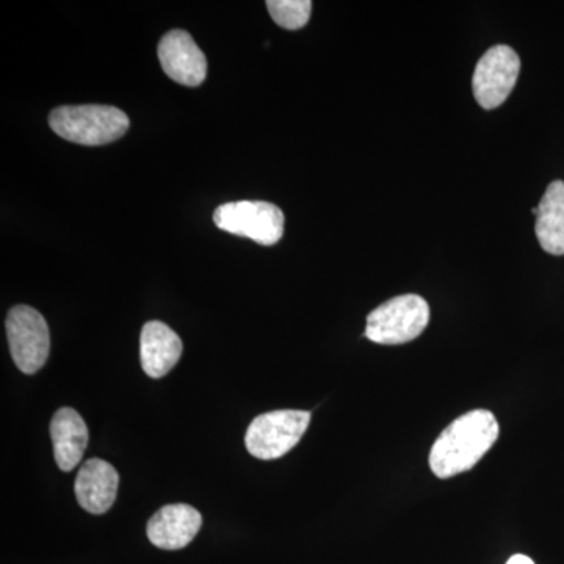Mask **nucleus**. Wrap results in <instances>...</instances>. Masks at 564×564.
Segmentation results:
<instances>
[{
  "instance_id": "obj_1",
  "label": "nucleus",
  "mask_w": 564,
  "mask_h": 564,
  "mask_svg": "<svg viewBox=\"0 0 564 564\" xmlns=\"http://www.w3.org/2000/svg\"><path fill=\"white\" fill-rule=\"evenodd\" d=\"M499 422L486 410H475L452 422L430 452V467L440 478L467 473L499 440Z\"/></svg>"
},
{
  "instance_id": "obj_2",
  "label": "nucleus",
  "mask_w": 564,
  "mask_h": 564,
  "mask_svg": "<svg viewBox=\"0 0 564 564\" xmlns=\"http://www.w3.org/2000/svg\"><path fill=\"white\" fill-rule=\"evenodd\" d=\"M50 126L70 143L102 147L128 132L129 118L111 106H63L51 111Z\"/></svg>"
},
{
  "instance_id": "obj_3",
  "label": "nucleus",
  "mask_w": 564,
  "mask_h": 564,
  "mask_svg": "<svg viewBox=\"0 0 564 564\" xmlns=\"http://www.w3.org/2000/svg\"><path fill=\"white\" fill-rule=\"evenodd\" d=\"M429 303L422 296L400 295L389 300L367 317L366 337L375 344L402 345L425 332Z\"/></svg>"
},
{
  "instance_id": "obj_4",
  "label": "nucleus",
  "mask_w": 564,
  "mask_h": 564,
  "mask_svg": "<svg viewBox=\"0 0 564 564\" xmlns=\"http://www.w3.org/2000/svg\"><path fill=\"white\" fill-rule=\"evenodd\" d=\"M310 422V411L280 410L258 415L248 426L245 445L263 462L281 458L300 443Z\"/></svg>"
},
{
  "instance_id": "obj_5",
  "label": "nucleus",
  "mask_w": 564,
  "mask_h": 564,
  "mask_svg": "<svg viewBox=\"0 0 564 564\" xmlns=\"http://www.w3.org/2000/svg\"><path fill=\"white\" fill-rule=\"evenodd\" d=\"M214 221L223 231L247 237L263 247H272L284 236V214L272 203L223 204L215 210Z\"/></svg>"
},
{
  "instance_id": "obj_6",
  "label": "nucleus",
  "mask_w": 564,
  "mask_h": 564,
  "mask_svg": "<svg viewBox=\"0 0 564 564\" xmlns=\"http://www.w3.org/2000/svg\"><path fill=\"white\" fill-rule=\"evenodd\" d=\"M7 337L11 358L22 373L33 375L50 358L51 336L47 323L31 306H14L7 315Z\"/></svg>"
},
{
  "instance_id": "obj_7",
  "label": "nucleus",
  "mask_w": 564,
  "mask_h": 564,
  "mask_svg": "<svg viewBox=\"0 0 564 564\" xmlns=\"http://www.w3.org/2000/svg\"><path fill=\"white\" fill-rule=\"evenodd\" d=\"M521 73V58L503 44L491 47L475 66L473 88L475 99L486 110L497 109L513 91Z\"/></svg>"
},
{
  "instance_id": "obj_8",
  "label": "nucleus",
  "mask_w": 564,
  "mask_h": 564,
  "mask_svg": "<svg viewBox=\"0 0 564 564\" xmlns=\"http://www.w3.org/2000/svg\"><path fill=\"white\" fill-rule=\"evenodd\" d=\"M159 61L166 76L185 87H198L207 76V58L185 31L166 33L159 44Z\"/></svg>"
},
{
  "instance_id": "obj_9",
  "label": "nucleus",
  "mask_w": 564,
  "mask_h": 564,
  "mask_svg": "<svg viewBox=\"0 0 564 564\" xmlns=\"http://www.w3.org/2000/svg\"><path fill=\"white\" fill-rule=\"evenodd\" d=\"M203 525V516L187 503L162 507L148 522V538L163 551H180L195 540Z\"/></svg>"
},
{
  "instance_id": "obj_10",
  "label": "nucleus",
  "mask_w": 564,
  "mask_h": 564,
  "mask_svg": "<svg viewBox=\"0 0 564 564\" xmlns=\"http://www.w3.org/2000/svg\"><path fill=\"white\" fill-rule=\"evenodd\" d=\"M120 475L110 463L91 458L82 464L76 477L77 502L91 514H104L117 500Z\"/></svg>"
},
{
  "instance_id": "obj_11",
  "label": "nucleus",
  "mask_w": 564,
  "mask_h": 564,
  "mask_svg": "<svg viewBox=\"0 0 564 564\" xmlns=\"http://www.w3.org/2000/svg\"><path fill=\"white\" fill-rule=\"evenodd\" d=\"M184 345L181 337L162 322H148L141 329L140 359L144 373L162 378L180 362Z\"/></svg>"
},
{
  "instance_id": "obj_12",
  "label": "nucleus",
  "mask_w": 564,
  "mask_h": 564,
  "mask_svg": "<svg viewBox=\"0 0 564 564\" xmlns=\"http://www.w3.org/2000/svg\"><path fill=\"white\" fill-rule=\"evenodd\" d=\"M51 440L55 463L63 473H70L82 462L87 448V423L73 408H61L52 417Z\"/></svg>"
},
{
  "instance_id": "obj_13",
  "label": "nucleus",
  "mask_w": 564,
  "mask_h": 564,
  "mask_svg": "<svg viewBox=\"0 0 564 564\" xmlns=\"http://www.w3.org/2000/svg\"><path fill=\"white\" fill-rule=\"evenodd\" d=\"M538 242L549 254H564V182L555 181L545 191L536 214Z\"/></svg>"
},
{
  "instance_id": "obj_14",
  "label": "nucleus",
  "mask_w": 564,
  "mask_h": 564,
  "mask_svg": "<svg viewBox=\"0 0 564 564\" xmlns=\"http://www.w3.org/2000/svg\"><path fill=\"white\" fill-rule=\"evenodd\" d=\"M267 9L273 21L288 31H299L310 22L313 2L311 0H269Z\"/></svg>"
},
{
  "instance_id": "obj_15",
  "label": "nucleus",
  "mask_w": 564,
  "mask_h": 564,
  "mask_svg": "<svg viewBox=\"0 0 564 564\" xmlns=\"http://www.w3.org/2000/svg\"><path fill=\"white\" fill-rule=\"evenodd\" d=\"M507 564H534L532 558L525 555H514L508 560Z\"/></svg>"
}]
</instances>
